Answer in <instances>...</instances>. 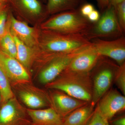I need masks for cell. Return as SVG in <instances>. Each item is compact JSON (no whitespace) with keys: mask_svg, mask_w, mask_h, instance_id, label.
Masks as SVG:
<instances>
[{"mask_svg":"<svg viewBox=\"0 0 125 125\" xmlns=\"http://www.w3.org/2000/svg\"><path fill=\"white\" fill-rule=\"evenodd\" d=\"M123 33L118 22L115 8L109 5L103 11L98 21L93 23L86 37L90 40L103 38H118Z\"/></svg>","mask_w":125,"mask_h":125,"instance_id":"6","label":"cell"},{"mask_svg":"<svg viewBox=\"0 0 125 125\" xmlns=\"http://www.w3.org/2000/svg\"><path fill=\"white\" fill-rule=\"evenodd\" d=\"M94 107L89 103L76 109L63 118V125H87L93 115Z\"/></svg>","mask_w":125,"mask_h":125,"instance_id":"18","label":"cell"},{"mask_svg":"<svg viewBox=\"0 0 125 125\" xmlns=\"http://www.w3.org/2000/svg\"><path fill=\"white\" fill-rule=\"evenodd\" d=\"M98 5L102 13L106 10L109 5V0H96Z\"/></svg>","mask_w":125,"mask_h":125,"instance_id":"28","label":"cell"},{"mask_svg":"<svg viewBox=\"0 0 125 125\" xmlns=\"http://www.w3.org/2000/svg\"><path fill=\"white\" fill-rule=\"evenodd\" d=\"M9 21L10 32L20 40L30 47L39 48V28L37 26H30L25 21L18 19L10 9Z\"/></svg>","mask_w":125,"mask_h":125,"instance_id":"10","label":"cell"},{"mask_svg":"<svg viewBox=\"0 0 125 125\" xmlns=\"http://www.w3.org/2000/svg\"><path fill=\"white\" fill-rule=\"evenodd\" d=\"M92 40L93 45L100 56L113 59L119 66L125 63V38L124 36L109 41L101 38Z\"/></svg>","mask_w":125,"mask_h":125,"instance_id":"12","label":"cell"},{"mask_svg":"<svg viewBox=\"0 0 125 125\" xmlns=\"http://www.w3.org/2000/svg\"><path fill=\"white\" fill-rule=\"evenodd\" d=\"M93 23L83 16L79 9L52 15L39 25V28L62 33L86 36Z\"/></svg>","mask_w":125,"mask_h":125,"instance_id":"3","label":"cell"},{"mask_svg":"<svg viewBox=\"0 0 125 125\" xmlns=\"http://www.w3.org/2000/svg\"><path fill=\"white\" fill-rule=\"evenodd\" d=\"M94 10V7L93 5L89 3H87L82 5L80 8V11L81 14L87 18L93 10Z\"/></svg>","mask_w":125,"mask_h":125,"instance_id":"26","label":"cell"},{"mask_svg":"<svg viewBox=\"0 0 125 125\" xmlns=\"http://www.w3.org/2000/svg\"><path fill=\"white\" fill-rule=\"evenodd\" d=\"M0 106V125H31L27 109L15 96Z\"/></svg>","mask_w":125,"mask_h":125,"instance_id":"9","label":"cell"},{"mask_svg":"<svg viewBox=\"0 0 125 125\" xmlns=\"http://www.w3.org/2000/svg\"><path fill=\"white\" fill-rule=\"evenodd\" d=\"M49 90L48 94L50 107L62 118L72 112L89 103L75 98L60 90Z\"/></svg>","mask_w":125,"mask_h":125,"instance_id":"11","label":"cell"},{"mask_svg":"<svg viewBox=\"0 0 125 125\" xmlns=\"http://www.w3.org/2000/svg\"><path fill=\"white\" fill-rule=\"evenodd\" d=\"M6 0H0V3H3L6 2Z\"/></svg>","mask_w":125,"mask_h":125,"instance_id":"31","label":"cell"},{"mask_svg":"<svg viewBox=\"0 0 125 125\" xmlns=\"http://www.w3.org/2000/svg\"><path fill=\"white\" fill-rule=\"evenodd\" d=\"M87 125H110L109 121L101 115L97 107L95 108L93 115Z\"/></svg>","mask_w":125,"mask_h":125,"instance_id":"25","label":"cell"},{"mask_svg":"<svg viewBox=\"0 0 125 125\" xmlns=\"http://www.w3.org/2000/svg\"><path fill=\"white\" fill-rule=\"evenodd\" d=\"M101 56L92 43L91 45L78 52L64 70L80 73H90Z\"/></svg>","mask_w":125,"mask_h":125,"instance_id":"14","label":"cell"},{"mask_svg":"<svg viewBox=\"0 0 125 125\" xmlns=\"http://www.w3.org/2000/svg\"><path fill=\"white\" fill-rule=\"evenodd\" d=\"M84 0H47L46 7L49 15L79 9Z\"/></svg>","mask_w":125,"mask_h":125,"instance_id":"19","label":"cell"},{"mask_svg":"<svg viewBox=\"0 0 125 125\" xmlns=\"http://www.w3.org/2000/svg\"><path fill=\"white\" fill-rule=\"evenodd\" d=\"M0 50L8 55L16 58V45L13 35L10 31L9 20L7 31L0 38Z\"/></svg>","mask_w":125,"mask_h":125,"instance_id":"20","label":"cell"},{"mask_svg":"<svg viewBox=\"0 0 125 125\" xmlns=\"http://www.w3.org/2000/svg\"><path fill=\"white\" fill-rule=\"evenodd\" d=\"M92 43L85 36L39 28V47L46 52L70 53L84 49Z\"/></svg>","mask_w":125,"mask_h":125,"instance_id":"2","label":"cell"},{"mask_svg":"<svg viewBox=\"0 0 125 125\" xmlns=\"http://www.w3.org/2000/svg\"><path fill=\"white\" fill-rule=\"evenodd\" d=\"M114 81L123 95H125V63L119 66L117 71Z\"/></svg>","mask_w":125,"mask_h":125,"instance_id":"23","label":"cell"},{"mask_svg":"<svg viewBox=\"0 0 125 125\" xmlns=\"http://www.w3.org/2000/svg\"><path fill=\"white\" fill-rule=\"evenodd\" d=\"M0 94L1 96V104L5 102L15 96L12 89L10 82L0 67Z\"/></svg>","mask_w":125,"mask_h":125,"instance_id":"21","label":"cell"},{"mask_svg":"<svg viewBox=\"0 0 125 125\" xmlns=\"http://www.w3.org/2000/svg\"><path fill=\"white\" fill-rule=\"evenodd\" d=\"M6 2L13 13L28 24H37L49 15L46 5L40 0H6Z\"/></svg>","mask_w":125,"mask_h":125,"instance_id":"7","label":"cell"},{"mask_svg":"<svg viewBox=\"0 0 125 125\" xmlns=\"http://www.w3.org/2000/svg\"><path fill=\"white\" fill-rule=\"evenodd\" d=\"M10 10L6 2L2 3L0 7V38L7 31Z\"/></svg>","mask_w":125,"mask_h":125,"instance_id":"22","label":"cell"},{"mask_svg":"<svg viewBox=\"0 0 125 125\" xmlns=\"http://www.w3.org/2000/svg\"><path fill=\"white\" fill-rule=\"evenodd\" d=\"M97 108L108 121L125 108V97L116 90H108L97 103Z\"/></svg>","mask_w":125,"mask_h":125,"instance_id":"15","label":"cell"},{"mask_svg":"<svg viewBox=\"0 0 125 125\" xmlns=\"http://www.w3.org/2000/svg\"><path fill=\"white\" fill-rule=\"evenodd\" d=\"M43 3H46L47 0H40Z\"/></svg>","mask_w":125,"mask_h":125,"instance_id":"32","label":"cell"},{"mask_svg":"<svg viewBox=\"0 0 125 125\" xmlns=\"http://www.w3.org/2000/svg\"><path fill=\"white\" fill-rule=\"evenodd\" d=\"M30 83L13 85L21 101L29 109H37L50 107L48 93Z\"/></svg>","mask_w":125,"mask_h":125,"instance_id":"8","label":"cell"},{"mask_svg":"<svg viewBox=\"0 0 125 125\" xmlns=\"http://www.w3.org/2000/svg\"><path fill=\"white\" fill-rule=\"evenodd\" d=\"M11 33L16 45V59L30 74L35 62L42 51L39 47L34 48L28 46Z\"/></svg>","mask_w":125,"mask_h":125,"instance_id":"16","label":"cell"},{"mask_svg":"<svg viewBox=\"0 0 125 125\" xmlns=\"http://www.w3.org/2000/svg\"><path fill=\"white\" fill-rule=\"evenodd\" d=\"M125 0H109V5H111L115 8L118 4Z\"/></svg>","mask_w":125,"mask_h":125,"instance_id":"30","label":"cell"},{"mask_svg":"<svg viewBox=\"0 0 125 125\" xmlns=\"http://www.w3.org/2000/svg\"><path fill=\"white\" fill-rule=\"evenodd\" d=\"M2 3H0V7L1 6V5H2Z\"/></svg>","mask_w":125,"mask_h":125,"instance_id":"34","label":"cell"},{"mask_svg":"<svg viewBox=\"0 0 125 125\" xmlns=\"http://www.w3.org/2000/svg\"><path fill=\"white\" fill-rule=\"evenodd\" d=\"M49 89L60 90L82 101L91 103L93 81L90 73L64 71L51 83L45 85Z\"/></svg>","mask_w":125,"mask_h":125,"instance_id":"1","label":"cell"},{"mask_svg":"<svg viewBox=\"0 0 125 125\" xmlns=\"http://www.w3.org/2000/svg\"><path fill=\"white\" fill-rule=\"evenodd\" d=\"M1 96L0 94V106H1Z\"/></svg>","mask_w":125,"mask_h":125,"instance_id":"33","label":"cell"},{"mask_svg":"<svg viewBox=\"0 0 125 125\" xmlns=\"http://www.w3.org/2000/svg\"><path fill=\"white\" fill-rule=\"evenodd\" d=\"M82 50L67 53L43 52L34 65L38 69V78L39 83L45 85L53 81Z\"/></svg>","mask_w":125,"mask_h":125,"instance_id":"4","label":"cell"},{"mask_svg":"<svg viewBox=\"0 0 125 125\" xmlns=\"http://www.w3.org/2000/svg\"><path fill=\"white\" fill-rule=\"evenodd\" d=\"M100 16L99 11L94 9L87 16V18L91 22L95 23L98 21Z\"/></svg>","mask_w":125,"mask_h":125,"instance_id":"27","label":"cell"},{"mask_svg":"<svg viewBox=\"0 0 125 125\" xmlns=\"http://www.w3.org/2000/svg\"><path fill=\"white\" fill-rule=\"evenodd\" d=\"M27 110L31 125H63V118L51 107Z\"/></svg>","mask_w":125,"mask_h":125,"instance_id":"17","label":"cell"},{"mask_svg":"<svg viewBox=\"0 0 125 125\" xmlns=\"http://www.w3.org/2000/svg\"><path fill=\"white\" fill-rule=\"evenodd\" d=\"M118 22L123 33L125 31V0L121 2L115 7Z\"/></svg>","mask_w":125,"mask_h":125,"instance_id":"24","label":"cell"},{"mask_svg":"<svg viewBox=\"0 0 125 125\" xmlns=\"http://www.w3.org/2000/svg\"><path fill=\"white\" fill-rule=\"evenodd\" d=\"M0 67L12 85L31 81L30 74L18 60L5 54L0 50Z\"/></svg>","mask_w":125,"mask_h":125,"instance_id":"13","label":"cell"},{"mask_svg":"<svg viewBox=\"0 0 125 125\" xmlns=\"http://www.w3.org/2000/svg\"><path fill=\"white\" fill-rule=\"evenodd\" d=\"M119 67L105 57L101 56L91 71L93 72L91 73L93 89L91 103L94 106L109 90Z\"/></svg>","mask_w":125,"mask_h":125,"instance_id":"5","label":"cell"},{"mask_svg":"<svg viewBox=\"0 0 125 125\" xmlns=\"http://www.w3.org/2000/svg\"><path fill=\"white\" fill-rule=\"evenodd\" d=\"M111 124L112 125H125V116L120 117L112 121Z\"/></svg>","mask_w":125,"mask_h":125,"instance_id":"29","label":"cell"}]
</instances>
